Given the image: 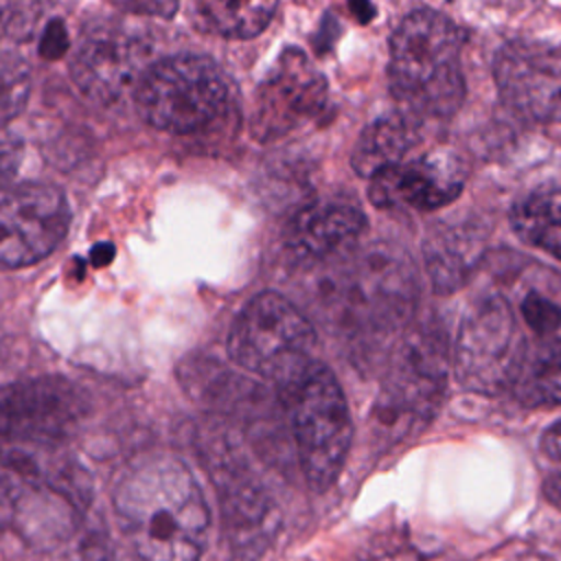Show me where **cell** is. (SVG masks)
Masks as SVG:
<instances>
[{
  "label": "cell",
  "instance_id": "obj_1",
  "mask_svg": "<svg viewBox=\"0 0 561 561\" xmlns=\"http://www.w3.org/2000/svg\"><path fill=\"white\" fill-rule=\"evenodd\" d=\"M114 517L136 561H199L210 513L184 462L153 456L116 484Z\"/></svg>",
  "mask_w": 561,
  "mask_h": 561
},
{
  "label": "cell",
  "instance_id": "obj_2",
  "mask_svg": "<svg viewBox=\"0 0 561 561\" xmlns=\"http://www.w3.org/2000/svg\"><path fill=\"white\" fill-rule=\"evenodd\" d=\"M462 28L434 9L408 13L390 37V90L401 114L416 121H445L465 99L460 70Z\"/></svg>",
  "mask_w": 561,
  "mask_h": 561
},
{
  "label": "cell",
  "instance_id": "obj_3",
  "mask_svg": "<svg viewBox=\"0 0 561 561\" xmlns=\"http://www.w3.org/2000/svg\"><path fill=\"white\" fill-rule=\"evenodd\" d=\"M276 394L289 412L296 454L307 482L316 491L329 489L337 480L353 440L348 403L335 375L324 364L313 362Z\"/></svg>",
  "mask_w": 561,
  "mask_h": 561
},
{
  "label": "cell",
  "instance_id": "obj_4",
  "mask_svg": "<svg viewBox=\"0 0 561 561\" xmlns=\"http://www.w3.org/2000/svg\"><path fill=\"white\" fill-rule=\"evenodd\" d=\"M316 331L311 322L280 294L254 296L228 335V353L241 368L274 383L276 392L287 388L313 359Z\"/></svg>",
  "mask_w": 561,
  "mask_h": 561
},
{
  "label": "cell",
  "instance_id": "obj_5",
  "mask_svg": "<svg viewBox=\"0 0 561 561\" xmlns=\"http://www.w3.org/2000/svg\"><path fill=\"white\" fill-rule=\"evenodd\" d=\"M136 107L156 129L195 134L226 114L228 85L206 57L178 55L149 66L136 85Z\"/></svg>",
  "mask_w": 561,
  "mask_h": 561
},
{
  "label": "cell",
  "instance_id": "obj_6",
  "mask_svg": "<svg viewBox=\"0 0 561 561\" xmlns=\"http://www.w3.org/2000/svg\"><path fill=\"white\" fill-rule=\"evenodd\" d=\"M528 344L511 305L500 296L476 302L462 318L454 342L456 381L471 392L497 394L513 388Z\"/></svg>",
  "mask_w": 561,
  "mask_h": 561
},
{
  "label": "cell",
  "instance_id": "obj_7",
  "mask_svg": "<svg viewBox=\"0 0 561 561\" xmlns=\"http://www.w3.org/2000/svg\"><path fill=\"white\" fill-rule=\"evenodd\" d=\"M447 344L436 327L414 329L399 346L375 414L392 436L423 430L436 414L447 386Z\"/></svg>",
  "mask_w": 561,
  "mask_h": 561
},
{
  "label": "cell",
  "instance_id": "obj_8",
  "mask_svg": "<svg viewBox=\"0 0 561 561\" xmlns=\"http://www.w3.org/2000/svg\"><path fill=\"white\" fill-rule=\"evenodd\" d=\"M88 403L64 377H33L0 388V440L26 447H55L72 436Z\"/></svg>",
  "mask_w": 561,
  "mask_h": 561
},
{
  "label": "cell",
  "instance_id": "obj_9",
  "mask_svg": "<svg viewBox=\"0 0 561 561\" xmlns=\"http://www.w3.org/2000/svg\"><path fill=\"white\" fill-rule=\"evenodd\" d=\"M70 210L50 184L26 182L0 191V267H28L48 256L64 239Z\"/></svg>",
  "mask_w": 561,
  "mask_h": 561
},
{
  "label": "cell",
  "instance_id": "obj_10",
  "mask_svg": "<svg viewBox=\"0 0 561 561\" xmlns=\"http://www.w3.org/2000/svg\"><path fill=\"white\" fill-rule=\"evenodd\" d=\"M149 39L116 22L90 26L79 39L70 75L77 88L99 103H114L136 88L149 70Z\"/></svg>",
  "mask_w": 561,
  "mask_h": 561
},
{
  "label": "cell",
  "instance_id": "obj_11",
  "mask_svg": "<svg viewBox=\"0 0 561 561\" xmlns=\"http://www.w3.org/2000/svg\"><path fill=\"white\" fill-rule=\"evenodd\" d=\"M327 105V81L300 48H287L256 90L252 136L261 142L278 140L313 121Z\"/></svg>",
  "mask_w": 561,
  "mask_h": 561
},
{
  "label": "cell",
  "instance_id": "obj_12",
  "mask_svg": "<svg viewBox=\"0 0 561 561\" xmlns=\"http://www.w3.org/2000/svg\"><path fill=\"white\" fill-rule=\"evenodd\" d=\"M210 476L232 554L243 561L259 559L280 528L274 497L241 460L230 456H217Z\"/></svg>",
  "mask_w": 561,
  "mask_h": 561
},
{
  "label": "cell",
  "instance_id": "obj_13",
  "mask_svg": "<svg viewBox=\"0 0 561 561\" xmlns=\"http://www.w3.org/2000/svg\"><path fill=\"white\" fill-rule=\"evenodd\" d=\"M495 83L504 103L537 123L561 125V50L511 42L495 57Z\"/></svg>",
  "mask_w": 561,
  "mask_h": 561
},
{
  "label": "cell",
  "instance_id": "obj_14",
  "mask_svg": "<svg viewBox=\"0 0 561 561\" xmlns=\"http://www.w3.org/2000/svg\"><path fill=\"white\" fill-rule=\"evenodd\" d=\"M465 184V167L451 153H430L399 162L370 178L368 197L388 210H434L454 202Z\"/></svg>",
  "mask_w": 561,
  "mask_h": 561
},
{
  "label": "cell",
  "instance_id": "obj_15",
  "mask_svg": "<svg viewBox=\"0 0 561 561\" xmlns=\"http://www.w3.org/2000/svg\"><path fill=\"white\" fill-rule=\"evenodd\" d=\"M364 228L366 217L353 202L340 197L313 199L291 217L287 245L305 261H322L348 250Z\"/></svg>",
  "mask_w": 561,
  "mask_h": 561
},
{
  "label": "cell",
  "instance_id": "obj_16",
  "mask_svg": "<svg viewBox=\"0 0 561 561\" xmlns=\"http://www.w3.org/2000/svg\"><path fill=\"white\" fill-rule=\"evenodd\" d=\"M421 142V121L408 114H394L370 123L355 142L351 164L357 175L377 173L403 162L405 153Z\"/></svg>",
  "mask_w": 561,
  "mask_h": 561
},
{
  "label": "cell",
  "instance_id": "obj_17",
  "mask_svg": "<svg viewBox=\"0 0 561 561\" xmlns=\"http://www.w3.org/2000/svg\"><path fill=\"white\" fill-rule=\"evenodd\" d=\"M482 252V237L467 228H440L427 237L425 263L436 291H451L473 272Z\"/></svg>",
  "mask_w": 561,
  "mask_h": 561
},
{
  "label": "cell",
  "instance_id": "obj_18",
  "mask_svg": "<svg viewBox=\"0 0 561 561\" xmlns=\"http://www.w3.org/2000/svg\"><path fill=\"white\" fill-rule=\"evenodd\" d=\"M278 0H188L202 31L230 39L259 35L276 11Z\"/></svg>",
  "mask_w": 561,
  "mask_h": 561
},
{
  "label": "cell",
  "instance_id": "obj_19",
  "mask_svg": "<svg viewBox=\"0 0 561 561\" xmlns=\"http://www.w3.org/2000/svg\"><path fill=\"white\" fill-rule=\"evenodd\" d=\"M511 221L522 241L561 259V186L522 197L513 208Z\"/></svg>",
  "mask_w": 561,
  "mask_h": 561
},
{
  "label": "cell",
  "instance_id": "obj_20",
  "mask_svg": "<svg viewBox=\"0 0 561 561\" xmlns=\"http://www.w3.org/2000/svg\"><path fill=\"white\" fill-rule=\"evenodd\" d=\"M513 388L524 405H559L561 340H548L541 342L535 351H528Z\"/></svg>",
  "mask_w": 561,
  "mask_h": 561
},
{
  "label": "cell",
  "instance_id": "obj_21",
  "mask_svg": "<svg viewBox=\"0 0 561 561\" xmlns=\"http://www.w3.org/2000/svg\"><path fill=\"white\" fill-rule=\"evenodd\" d=\"M31 70L22 57L0 53V127H7L26 105Z\"/></svg>",
  "mask_w": 561,
  "mask_h": 561
},
{
  "label": "cell",
  "instance_id": "obj_22",
  "mask_svg": "<svg viewBox=\"0 0 561 561\" xmlns=\"http://www.w3.org/2000/svg\"><path fill=\"white\" fill-rule=\"evenodd\" d=\"M42 0H0V37L24 39L37 26Z\"/></svg>",
  "mask_w": 561,
  "mask_h": 561
},
{
  "label": "cell",
  "instance_id": "obj_23",
  "mask_svg": "<svg viewBox=\"0 0 561 561\" xmlns=\"http://www.w3.org/2000/svg\"><path fill=\"white\" fill-rule=\"evenodd\" d=\"M522 316L526 324L541 335H548L561 327V307L543 298L537 291H528L522 300Z\"/></svg>",
  "mask_w": 561,
  "mask_h": 561
},
{
  "label": "cell",
  "instance_id": "obj_24",
  "mask_svg": "<svg viewBox=\"0 0 561 561\" xmlns=\"http://www.w3.org/2000/svg\"><path fill=\"white\" fill-rule=\"evenodd\" d=\"M22 162V140L7 127H0V186L9 182Z\"/></svg>",
  "mask_w": 561,
  "mask_h": 561
},
{
  "label": "cell",
  "instance_id": "obj_25",
  "mask_svg": "<svg viewBox=\"0 0 561 561\" xmlns=\"http://www.w3.org/2000/svg\"><path fill=\"white\" fill-rule=\"evenodd\" d=\"M123 9L136 13H151V15H171L178 7V0H118Z\"/></svg>",
  "mask_w": 561,
  "mask_h": 561
},
{
  "label": "cell",
  "instance_id": "obj_26",
  "mask_svg": "<svg viewBox=\"0 0 561 561\" xmlns=\"http://www.w3.org/2000/svg\"><path fill=\"white\" fill-rule=\"evenodd\" d=\"M539 449L546 458L554 460V462H561V421L552 423L543 434H541V440H539Z\"/></svg>",
  "mask_w": 561,
  "mask_h": 561
},
{
  "label": "cell",
  "instance_id": "obj_27",
  "mask_svg": "<svg viewBox=\"0 0 561 561\" xmlns=\"http://www.w3.org/2000/svg\"><path fill=\"white\" fill-rule=\"evenodd\" d=\"M66 48V37H64V26L53 22L48 28H46V37H44V44H42V55L46 57H57L59 53H64Z\"/></svg>",
  "mask_w": 561,
  "mask_h": 561
},
{
  "label": "cell",
  "instance_id": "obj_28",
  "mask_svg": "<svg viewBox=\"0 0 561 561\" xmlns=\"http://www.w3.org/2000/svg\"><path fill=\"white\" fill-rule=\"evenodd\" d=\"M541 491H543V497L554 504L557 508H561V473H552L543 480L541 484Z\"/></svg>",
  "mask_w": 561,
  "mask_h": 561
},
{
  "label": "cell",
  "instance_id": "obj_29",
  "mask_svg": "<svg viewBox=\"0 0 561 561\" xmlns=\"http://www.w3.org/2000/svg\"><path fill=\"white\" fill-rule=\"evenodd\" d=\"M348 9L355 15V20L362 24H366L375 18V7L370 0H348Z\"/></svg>",
  "mask_w": 561,
  "mask_h": 561
}]
</instances>
